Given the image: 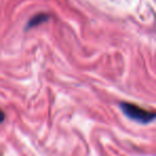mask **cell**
Here are the masks:
<instances>
[{
    "mask_svg": "<svg viewBox=\"0 0 156 156\" xmlns=\"http://www.w3.org/2000/svg\"><path fill=\"white\" fill-rule=\"evenodd\" d=\"M120 108L122 109L126 117L142 124L150 123L156 118V112L150 111L132 103H121Z\"/></svg>",
    "mask_w": 156,
    "mask_h": 156,
    "instance_id": "6da1fadb",
    "label": "cell"
},
{
    "mask_svg": "<svg viewBox=\"0 0 156 156\" xmlns=\"http://www.w3.org/2000/svg\"><path fill=\"white\" fill-rule=\"evenodd\" d=\"M45 20H46V15H37V16H35L34 18H32V20H30V23H29V27L35 26V25L44 22Z\"/></svg>",
    "mask_w": 156,
    "mask_h": 156,
    "instance_id": "7a4b0ae2",
    "label": "cell"
},
{
    "mask_svg": "<svg viewBox=\"0 0 156 156\" xmlns=\"http://www.w3.org/2000/svg\"><path fill=\"white\" fill-rule=\"evenodd\" d=\"M5 112H3V111L1 110V109H0V124H1L3 121H5Z\"/></svg>",
    "mask_w": 156,
    "mask_h": 156,
    "instance_id": "3957f363",
    "label": "cell"
}]
</instances>
